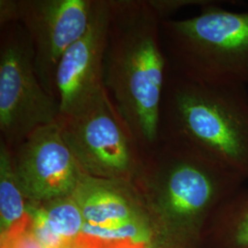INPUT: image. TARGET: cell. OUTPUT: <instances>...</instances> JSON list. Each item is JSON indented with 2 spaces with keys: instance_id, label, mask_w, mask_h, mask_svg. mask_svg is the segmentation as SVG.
Segmentation results:
<instances>
[{
  "instance_id": "obj_1",
  "label": "cell",
  "mask_w": 248,
  "mask_h": 248,
  "mask_svg": "<svg viewBox=\"0 0 248 248\" xmlns=\"http://www.w3.org/2000/svg\"><path fill=\"white\" fill-rule=\"evenodd\" d=\"M104 87L145 152L159 139L169 63L161 19L147 0H109Z\"/></svg>"
},
{
  "instance_id": "obj_2",
  "label": "cell",
  "mask_w": 248,
  "mask_h": 248,
  "mask_svg": "<svg viewBox=\"0 0 248 248\" xmlns=\"http://www.w3.org/2000/svg\"><path fill=\"white\" fill-rule=\"evenodd\" d=\"M153 164L150 189L156 211L182 242L195 239L246 181L191 143L160 137L146 152Z\"/></svg>"
},
{
  "instance_id": "obj_3",
  "label": "cell",
  "mask_w": 248,
  "mask_h": 248,
  "mask_svg": "<svg viewBox=\"0 0 248 248\" xmlns=\"http://www.w3.org/2000/svg\"><path fill=\"white\" fill-rule=\"evenodd\" d=\"M177 138L248 180V87L206 85L168 71L159 138Z\"/></svg>"
},
{
  "instance_id": "obj_4",
  "label": "cell",
  "mask_w": 248,
  "mask_h": 248,
  "mask_svg": "<svg viewBox=\"0 0 248 248\" xmlns=\"http://www.w3.org/2000/svg\"><path fill=\"white\" fill-rule=\"evenodd\" d=\"M220 3L212 0L194 17L161 21L169 71L200 84L248 87V9Z\"/></svg>"
},
{
  "instance_id": "obj_5",
  "label": "cell",
  "mask_w": 248,
  "mask_h": 248,
  "mask_svg": "<svg viewBox=\"0 0 248 248\" xmlns=\"http://www.w3.org/2000/svg\"><path fill=\"white\" fill-rule=\"evenodd\" d=\"M62 138L89 177L125 181L146 152L106 89L89 103L57 120Z\"/></svg>"
},
{
  "instance_id": "obj_6",
  "label": "cell",
  "mask_w": 248,
  "mask_h": 248,
  "mask_svg": "<svg viewBox=\"0 0 248 248\" xmlns=\"http://www.w3.org/2000/svg\"><path fill=\"white\" fill-rule=\"evenodd\" d=\"M60 103L50 95L36 74L33 50L20 23L1 27L0 140L10 150L30 133L54 124Z\"/></svg>"
},
{
  "instance_id": "obj_7",
  "label": "cell",
  "mask_w": 248,
  "mask_h": 248,
  "mask_svg": "<svg viewBox=\"0 0 248 248\" xmlns=\"http://www.w3.org/2000/svg\"><path fill=\"white\" fill-rule=\"evenodd\" d=\"M11 152L18 186L29 202L72 196L86 175L57 123L36 129Z\"/></svg>"
},
{
  "instance_id": "obj_8",
  "label": "cell",
  "mask_w": 248,
  "mask_h": 248,
  "mask_svg": "<svg viewBox=\"0 0 248 248\" xmlns=\"http://www.w3.org/2000/svg\"><path fill=\"white\" fill-rule=\"evenodd\" d=\"M92 1L18 0V23L32 46L36 74L45 90L57 99L54 79L58 64L87 31Z\"/></svg>"
},
{
  "instance_id": "obj_9",
  "label": "cell",
  "mask_w": 248,
  "mask_h": 248,
  "mask_svg": "<svg viewBox=\"0 0 248 248\" xmlns=\"http://www.w3.org/2000/svg\"><path fill=\"white\" fill-rule=\"evenodd\" d=\"M109 0H93L87 31L62 55L55 74L60 115L80 109L104 89Z\"/></svg>"
},
{
  "instance_id": "obj_10",
  "label": "cell",
  "mask_w": 248,
  "mask_h": 248,
  "mask_svg": "<svg viewBox=\"0 0 248 248\" xmlns=\"http://www.w3.org/2000/svg\"><path fill=\"white\" fill-rule=\"evenodd\" d=\"M85 222L116 227L142 216L140 207L125 181L85 175L73 194Z\"/></svg>"
},
{
  "instance_id": "obj_11",
  "label": "cell",
  "mask_w": 248,
  "mask_h": 248,
  "mask_svg": "<svg viewBox=\"0 0 248 248\" xmlns=\"http://www.w3.org/2000/svg\"><path fill=\"white\" fill-rule=\"evenodd\" d=\"M31 222L27 200L15 175L12 152L0 140V224L1 238L25 229Z\"/></svg>"
},
{
  "instance_id": "obj_12",
  "label": "cell",
  "mask_w": 248,
  "mask_h": 248,
  "mask_svg": "<svg viewBox=\"0 0 248 248\" xmlns=\"http://www.w3.org/2000/svg\"><path fill=\"white\" fill-rule=\"evenodd\" d=\"M207 233L212 248H248V189L242 187L222 205Z\"/></svg>"
},
{
  "instance_id": "obj_13",
  "label": "cell",
  "mask_w": 248,
  "mask_h": 248,
  "mask_svg": "<svg viewBox=\"0 0 248 248\" xmlns=\"http://www.w3.org/2000/svg\"><path fill=\"white\" fill-rule=\"evenodd\" d=\"M40 203L45 210L51 229L63 239L76 243L85 220L74 197L68 196Z\"/></svg>"
},
{
  "instance_id": "obj_14",
  "label": "cell",
  "mask_w": 248,
  "mask_h": 248,
  "mask_svg": "<svg viewBox=\"0 0 248 248\" xmlns=\"http://www.w3.org/2000/svg\"><path fill=\"white\" fill-rule=\"evenodd\" d=\"M145 224L142 216L127 223L109 228L85 222L81 234L107 243L133 242L146 244L150 239V232Z\"/></svg>"
},
{
  "instance_id": "obj_15",
  "label": "cell",
  "mask_w": 248,
  "mask_h": 248,
  "mask_svg": "<svg viewBox=\"0 0 248 248\" xmlns=\"http://www.w3.org/2000/svg\"><path fill=\"white\" fill-rule=\"evenodd\" d=\"M27 211L31 220L32 232L43 248H74L76 243L63 239L51 229L42 204L27 201Z\"/></svg>"
},
{
  "instance_id": "obj_16",
  "label": "cell",
  "mask_w": 248,
  "mask_h": 248,
  "mask_svg": "<svg viewBox=\"0 0 248 248\" xmlns=\"http://www.w3.org/2000/svg\"><path fill=\"white\" fill-rule=\"evenodd\" d=\"M152 9L163 20L172 18L178 10L191 6H200L201 8L212 0H147Z\"/></svg>"
},
{
  "instance_id": "obj_17",
  "label": "cell",
  "mask_w": 248,
  "mask_h": 248,
  "mask_svg": "<svg viewBox=\"0 0 248 248\" xmlns=\"http://www.w3.org/2000/svg\"><path fill=\"white\" fill-rule=\"evenodd\" d=\"M31 224L23 230L1 238V248H44L33 234Z\"/></svg>"
},
{
  "instance_id": "obj_18",
  "label": "cell",
  "mask_w": 248,
  "mask_h": 248,
  "mask_svg": "<svg viewBox=\"0 0 248 248\" xmlns=\"http://www.w3.org/2000/svg\"><path fill=\"white\" fill-rule=\"evenodd\" d=\"M74 248H146V244L133 242L107 243L80 233Z\"/></svg>"
},
{
  "instance_id": "obj_19",
  "label": "cell",
  "mask_w": 248,
  "mask_h": 248,
  "mask_svg": "<svg viewBox=\"0 0 248 248\" xmlns=\"http://www.w3.org/2000/svg\"><path fill=\"white\" fill-rule=\"evenodd\" d=\"M19 4L18 0L0 1V25L6 26L18 22Z\"/></svg>"
}]
</instances>
